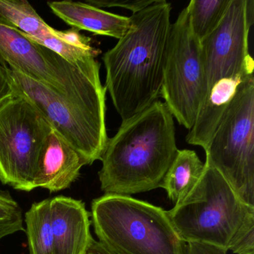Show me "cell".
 <instances>
[{
	"instance_id": "ba28073f",
	"label": "cell",
	"mask_w": 254,
	"mask_h": 254,
	"mask_svg": "<svg viewBox=\"0 0 254 254\" xmlns=\"http://www.w3.org/2000/svg\"><path fill=\"white\" fill-rule=\"evenodd\" d=\"M206 92L201 45L186 7L172 25L160 95L173 117L190 130Z\"/></svg>"
},
{
	"instance_id": "5b68a950",
	"label": "cell",
	"mask_w": 254,
	"mask_h": 254,
	"mask_svg": "<svg viewBox=\"0 0 254 254\" xmlns=\"http://www.w3.org/2000/svg\"><path fill=\"white\" fill-rule=\"evenodd\" d=\"M0 60L27 78L72 100L106 101L97 61L78 68L0 18Z\"/></svg>"
},
{
	"instance_id": "4fadbf2b",
	"label": "cell",
	"mask_w": 254,
	"mask_h": 254,
	"mask_svg": "<svg viewBox=\"0 0 254 254\" xmlns=\"http://www.w3.org/2000/svg\"><path fill=\"white\" fill-rule=\"evenodd\" d=\"M251 76H254V68L246 69L234 76L218 80L209 88L197 113L195 122L187 135V143L206 149L239 86Z\"/></svg>"
},
{
	"instance_id": "cb8c5ba5",
	"label": "cell",
	"mask_w": 254,
	"mask_h": 254,
	"mask_svg": "<svg viewBox=\"0 0 254 254\" xmlns=\"http://www.w3.org/2000/svg\"><path fill=\"white\" fill-rule=\"evenodd\" d=\"M227 251L218 247L200 242H189L186 246V254H227Z\"/></svg>"
},
{
	"instance_id": "44dd1931",
	"label": "cell",
	"mask_w": 254,
	"mask_h": 254,
	"mask_svg": "<svg viewBox=\"0 0 254 254\" xmlns=\"http://www.w3.org/2000/svg\"><path fill=\"white\" fill-rule=\"evenodd\" d=\"M154 0H87L85 3L96 8H123L130 10L132 14L142 11Z\"/></svg>"
},
{
	"instance_id": "d6986e66",
	"label": "cell",
	"mask_w": 254,
	"mask_h": 254,
	"mask_svg": "<svg viewBox=\"0 0 254 254\" xmlns=\"http://www.w3.org/2000/svg\"><path fill=\"white\" fill-rule=\"evenodd\" d=\"M23 210L8 190L0 188V240L25 231Z\"/></svg>"
},
{
	"instance_id": "9c48e42d",
	"label": "cell",
	"mask_w": 254,
	"mask_h": 254,
	"mask_svg": "<svg viewBox=\"0 0 254 254\" xmlns=\"http://www.w3.org/2000/svg\"><path fill=\"white\" fill-rule=\"evenodd\" d=\"M53 128L27 99L16 95L0 105V181L14 190H35L41 148Z\"/></svg>"
},
{
	"instance_id": "7402d4cb",
	"label": "cell",
	"mask_w": 254,
	"mask_h": 254,
	"mask_svg": "<svg viewBox=\"0 0 254 254\" xmlns=\"http://www.w3.org/2000/svg\"><path fill=\"white\" fill-rule=\"evenodd\" d=\"M53 34L61 41L69 45L78 47L89 51H97L94 47H92L91 39L80 33L78 29L72 28L69 30L59 31L53 29Z\"/></svg>"
},
{
	"instance_id": "d4e9b609",
	"label": "cell",
	"mask_w": 254,
	"mask_h": 254,
	"mask_svg": "<svg viewBox=\"0 0 254 254\" xmlns=\"http://www.w3.org/2000/svg\"><path fill=\"white\" fill-rule=\"evenodd\" d=\"M84 254H115L112 251L108 250L106 247L104 246L102 243L95 240L91 241L88 248Z\"/></svg>"
},
{
	"instance_id": "7c38bea8",
	"label": "cell",
	"mask_w": 254,
	"mask_h": 254,
	"mask_svg": "<svg viewBox=\"0 0 254 254\" xmlns=\"http://www.w3.org/2000/svg\"><path fill=\"white\" fill-rule=\"evenodd\" d=\"M56 254H84L93 238L90 212L81 200L59 195L50 198Z\"/></svg>"
},
{
	"instance_id": "5bb4252c",
	"label": "cell",
	"mask_w": 254,
	"mask_h": 254,
	"mask_svg": "<svg viewBox=\"0 0 254 254\" xmlns=\"http://www.w3.org/2000/svg\"><path fill=\"white\" fill-rule=\"evenodd\" d=\"M53 12L72 28L120 40L130 27L129 17L112 14L85 2H50Z\"/></svg>"
},
{
	"instance_id": "30bf717a",
	"label": "cell",
	"mask_w": 254,
	"mask_h": 254,
	"mask_svg": "<svg viewBox=\"0 0 254 254\" xmlns=\"http://www.w3.org/2000/svg\"><path fill=\"white\" fill-rule=\"evenodd\" d=\"M254 22V1L230 0L218 26L200 42L207 92L218 80L254 67L248 47Z\"/></svg>"
},
{
	"instance_id": "603a6c76",
	"label": "cell",
	"mask_w": 254,
	"mask_h": 254,
	"mask_svg": "<svg viewBox=\"0 0 254 254\" xmlns=\"http://www.w3.org/2000/svg\"><path fill=\"white\" fill-rule=\"evenodd\" d=\"M16 96L9 68L0 60V105Z\"/></svg>"
},
{
	"instance_id": "52a82bcc",
	"label": "cell",
	"mask_w": 254,
	"mask_h": 254,
	"mask_svg": "<svg viewBox=\"0 0 254 254\" xmlns=\"http://www.w3.org/2000/svg\"><path fill=\"white\" fill-rule=\"evenodd\" d=\"M9 72L16 95L33 105L87 165L101 160L109 139L105 120L106 102L67 99L11 68Z\"/></svg>"
},
{
	"instance_id": "3957f363",
	"label": "cell",
	"mask_w": 254,
	"mask_h": 254,
	"mask_svg": "<svg viewBox=\"0 0 254 254\" xmlns=\"http://www.w3.org/2000/svg\"><path fill=\"white\" fill-rule=\"evenodd\" d=\"M91 216L99 242L115 254H186L187 243L163 208L105 194L92 202Z\"/></svg>"
},
{
	"instance_id": "6da1fadb",
	"label": "cell",
	"mask_w": 254,
	"mask_h": 254,
	"mask_svg": "<svg viewBox=\"0 0 254 254\" xmlns=\"http://www.w3.org/2000/svg\"><path fill=\"white\" fill-rule=\"evenodd\" d=\"M170 3L154 0L129 17L130 27L104 54L106 85L126 123L158 100L170 37Z\"/></svg>"
},
{
	"instance_id": "7a4b0ae2",
	"label": "cell",
	"mask_w": 254,
	"mask_h": 254,
	"mask_svg": "<svg viewBox=\"0 0 254 254\" xmlns=\"http://www.w3.org/2000/svg\"><path fill=\"white\" fill-rule=\"evenodd\" d=\"M173 118L166 104L157 100L122 123L101 159L105 194L130 195L160 187L178 151Z\"/></svg>"
},
{
	"instance_id": "ffe728a7",
	"label": "cell",
	"mask_w": 254,
	"mask_h": 254,
	"mask_svg": "<svg viewBox=\"0 0 254 254\" xmlns=\"http://www.w3.org/2000/svg\"><path fill=\"white\" fill-rule=\"evenodd\" d=\"M229 250L235 254H254V213L248 215L238 230Z\"/></svg>"
},
{
	"instance_id": "277c9868",
	"label": "cell",
	"mask_w": 254,
	"mask_h": 254,
	"mask_svg": "<svg viewBox=\"0 0 254 254\" xmlns=\"http://www.w3.org/2000/svg\"><path fill=\"white\" fill-rule=\"evenodd\" d=\"M168 215L186 242H200L228 251L230 242L254 207L238 197L228 183L204 163V170L192 191Z\"/></svg>"
},
{
	"instance_id": "9a60e30c",
	"label": "cell",
	"mask_w": 254,
	"mask_h": 254,
	"mask_svg": "<svg viewBox=\"0 0 254 254\" xmlns=\"http://www.w3.org/2000/svg\"><path fill=\"white\" fill-rule=\"evenodd\" d=\"M204 170V163L195 151L178 150L160 184L175 204L182 201L197 185Z\"/></svg>"
},
{
	"instance_id": "2e32d148",
	"label": "cell",
	"mask_w": 254,
	"mask_h": 254,
	"mask_svg": "<svg viewBox=\"0 0 254 254\" xmlns=\"http://www.w3.org/2000/svg\"><path fill=\"white\" fill-rule=\"evenodd\" d=\"M29 254H56L50 198L35 202L25 214Z\"/></svg>"
},
{
	"instance_id": "ac0fdd59",
	"label": "cell",
	"mask_w": 254,
	"mask_h": 254,
	"mask_svg": "<svg viewBox=\"0 0 254 254\" xmlns=\"http://www.w3.org/2000/svg\"><path fill=\"white\" fill-rule=\"evenodd\" d=\"M230 0H191L187 8L190 26L196 38L201 42L222 20Z\"/></svg>"
},
{
	"instance_id": "8fae6325",
	"label": "cell",
	"mask_w": 254,
	"mask_h": 254,
	"mask_svg": "<svg viewBox=\"0 0 254 254\" xmlns=\"http://www.w3.org/2000/svg\"><path fill=\"white\" fill-rule=\"evenodd\" d=\"M86 165L82 157L53 129L40 152L34 187L50 192L66 190L78 179Z\"/></svg>"
},
{
	"instance_id": "8992f818",
	"label": "cell",
	"mask_w": 254,
	"mask_h": 254,
	"mask_svg": "<svg viewBox=\"0 0 254 254\" xmlns=\"http://www.w3.org/2000/svg\"><path fill=\"white\" fill-rule=\"evenodd\" d=\"M238 197L254 207V77L244 81L204 150Z\"/></svg>"
},
{
	"instance_id": "e0dca14e",
	"label": "cell",
	"mask_w": 254,
	"mask_h": 254,
	"mask_svg": "<svg viewBox=\"0 0 254 254\" xmlns=\"http://www.w3.org/2000/svg\"><path fill=\"white\" fill-rule=\"evenodd\" d=\"M0 18L31 40H41L52 35L53 28L26 0H0Z\"/></svg>"
}]
</instances>
